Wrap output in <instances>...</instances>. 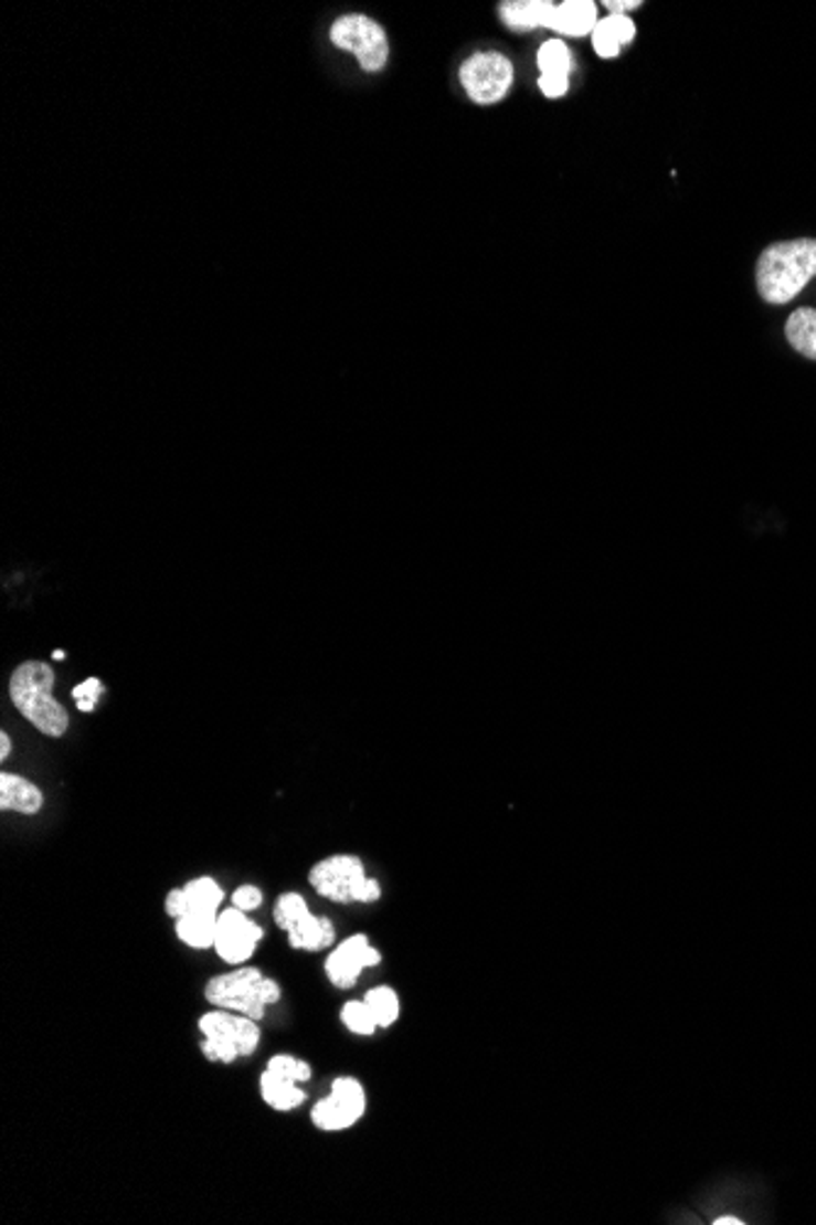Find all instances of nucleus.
<instances>
[{"label": "nucleus", "mask_w": 816, "mask_h": 1225, "mask_svg": "<svg viewBox=\"0 0 816 1225\" xmlns=\"http://www.w3.org/2000/svg\"><path fill=\"white\" fill-rule=\"evenodd\" d=\"M596 22L600 20H596V6L592 0H565V3L555 6L548 28L565 34V38H584V34L594 32Z\"/></svg>", "instance_id": "12"}, {"label": "nucleus", "mask_w": 816, "mask_h": 1225, "mask_svg": "<svg viewBox=\"0 0 816 1225\" xmlns=\"http://www.w3.org/2000/svg\"><path fill=\"white\" fill-rule=\"evenodd\" d=\"M255 1023L257 1021L247 1015L237 1017L233 1011H223V1007L203 1015L199 1027L205 1037L201 1042L205 1059L230 1064L237 1057H250L259 1045V1027Z\"/></svg>", "instance_id": "5"}, {"label": "nucleus", "mask_w": 816, "mask_h": 1225, "mask_svg": "<svg viewBox=\"0 0 816 1225\" xmlns=\"http://www.w3.org/2000/svg\"><path fill=\"white\" fill-rule=\"evenodd\" d=\"M183 898H187V908H183V915H187L189 910L218 912V908H221V902H223V888L218 886L213 878L203 876V878H197V880H191V884L183 886Z\"/></svg>", "instance_id": "19"}, {"label": "nucleus", "mask_w": 816, "mask_h": 1225, "mask_svg": "<svg viewBox=\"0 0 816 1225\" xmlns=\"http://www.w3.org/2000/svg\"><path fill=\"white\" fill-rule=\"evenodd\" d=\"M553 13L555 3H550V0H511V3L501 6V18L513 30L548 28Z\"/></svg>", "instance_id": "15"}, {"label": "nucleus", "mask_w": 816, "mask_h": 1225, "mask_svg": "<svg viewBox=\"0 0 816 1225\" xmlns=\"http://www.w3.org/2000/svg\"><path fill=\"white\" fill-rule=\"evenodd\" d=\"M340 1017H342V1025L348 1027L350 1033H354V1035H372L374 1029L379 1027L377 1021H374L372 1011H370V1007H367L364 1001H362V1003H360V1001L345 1003Z\"/></svg>", "instance_id": "22"}, {"label": "nucleus", "mask_w": 816, "mask_h": 1225, "mask_svg": "<svg viewBox=\"0 0 816 1225\" xmlns=\"http://www.w3.org/2000/svg\"><path fill=\"white\" fill-rule=\"evenodd\" d=\"M10 751H13V743H10V737L6 735V731H0V759L6 761L10 756Z\"/></svg>", "instance_id": "28"}, {"label": "nucleus", "mask_w": 816, "mask_h": 1225, "mask_svg": "<svg viewBox=\"0 0 816 1225\" xmlns=\"http://www.w3.org/2000/svg\"><path fill=\"white\" fill-rule=\"evenodd\" d=\"M816 277V240L767 245L755 265L757 294L767 304H789Z\"/></svg>", "instance_id": "1"}, {"label": "nucleus", "mask_w": 816, "mask_h": 1225, "mask_svg": "<svg viewBox=\"0 0 816 1225\" xmlns=\"http://www.w3.org/2000/svg\"><path fill=\"white\" fill-rule=\"evenodd\" d=\"M379 961H382V954L370 947V940L364 934H354L332 949V954L326 961V974L332 981V986L352 989L362 971L367 967H377Z\"/></svg>", "instance_id": "11"}, {"label": "nucleus", "mask_w": 816, "mask_h": 1225, "mask_svg": "<svg viewBox=\"0 0 816 1225\" xmlns=\"http://www.w3.org/2000/svg\"><path fill=\"white\" fill-rule=\"evenodd\" d=\"M233 906L240 908V910H245V912L257 910L262 906V890L255 888V886H240L233 893Z\"/></svg>", "instance_id": "25"}, {"label": "nucleus", "mask_w": 816, "mask_h": 1225, "mask_svg": "<svg viewBox=\"0 0 816 1225\" xmlns=\"http://www.w3.org/2000/svg\"><path fill=\"white\" fill-rule=\"evenodd\" d=\"M634 38H636L634 20L626 15H608L596 22V28L592 32V44H594V52L600 54L602 60H614V56L621 52V47Z\"/></svg>", "instance_id": "14"}, {"label": "nucleus", "mask_w": 816, "mask_h": 1225, "mask_svg": "<svg viewBox=\"0 0 816 1225\" xmlns=\"http://www.w3.org/2000/svg\"><path fill=\"white\" fill-rule=\"evenodd\" d=\"M259 1089L264 1103H269L274 1110H294L306 1101V1094L298 1089L296 1081L284 1079V1076L274 1071H264L259 1079Z\"/></svg>", "instance_id": "18"}, {"label": "nucleus", "mask_w": 816, "mask_h": 1225, "mask_svg": "<svg viewBox=\"0 0 816 1225\" xmlns=\"http://www.w3.org/2000/svg\"><path fill=\"white\" fill-rule=\"evenodd\" d=\"M308 880L318 896L332 902H374L382 896L377 880L364 876V864L350 854H338L318 862L310 868Z\"/></svg>", "instance_id": "4"}, {"label": "nucleus", "mask_w": 816, "mask_h": 1225, "mask_svg": "<svg viewBox=\"0 0 816 1225\" xmlns=\"http://www.w3.org/2000/svg\"><path fill=\"white\" fill-rule=\"evenodd\" d=\"M262 927L247 918L245 910L227 908L218 915L213 949L227 964H245L262 940Z\"/></svg>", "instance_id": "10"}, {"label": "nucleus", "mask_w": 816, "mask_h": 1225, "mask_svg": "<svg viewBox=\"0 0 816 1225\" xmlns=\"http://www.w3.org/2000/svg\"><path fill=\"white\" fill-rule=\"evenodd\" d=\"M54 670L42 661L22 663L10 675V700L28 722L47 737H62L68 729V712L56 703Z\"/></svg>", "instance_id": "2"}, {"label": "nucleus", "mask_w": 816, "mask_h": 1225, "mask_svg": "<svg viewBox=\"0 0 816 1225\" xmlns=\"http://www.w3.org/2000/svg\"><path fill=\"white\" fill-rule=\"evenodd\" d=\"M467 96L479 106H491L509 94L513 82V66L499 52H477L459 68Z\"/></svg>", "instance_id": "7"}, {"label": "nucleus", "mask_w": 816, "mask_h": 1225, "mask_svg": "<svg viewBox=\"0 0 816 1225\" xmlns=\"http://www.w3.org/2000/svg\"><path fill=\"white\" fill-rule=\"evenodd\" d=\"M267 1069L274 1071V1074L284 1076V1079H292V1081H296V1084L310 1079V1067H308V1062L294 1059V1057H289V1055H277V1057H272L269 1064H267Z\"/></svg>", "instance_id": "23"}, {"label": "nucleus", "mask_w": 816, "mask_h": 1225, "mask_svg": "<svg viewBox=\"0 0 816 1225\" xmlns=\"http://www.w3.org/2000/svg\"><path fill=\"white\" fill-rule=\"evenodd\" d=\"M364 1108H367V1096L362 1084L358 1079H350V1076L348 1079L342 1076V1079L332 1081L330 1096L320 1098L310 1116H314L316 1128L338 1132L358 1123V1120L364 1116Z\"/></svg>", "instance_id": "9"}, {"label": "nucleus", "mask_w": 816, "mask_h": 1225, "mask_svg": "<svg viewBox=\"0 0 816 1225\" xmlns=\"http://www.w3.org/2000/svg\"><path fill=\"white\" fill-rule=\"evenodd\" d=\"M336 47L352 52L360 60L364 72H379L389 60V44L384 30L367 15H345L330 30Z\"/></svg>", "instance_id": "8"}, {"label": "nucleus", "mask_w": 816, "mask_h": 1225, "mask_svg": "<svg viewBox=\"0 0 816 1225\" xmlns=\"http://www.w3.org/2000/svg\"><path fill=\"white\" fill-rule=\"evenodd\" d=\"M604 8L612 10V15H624L626 10L640 8V0H604Z\"/></svg>", "instance_id": "27"}, {"label": "nucleus", "mask_w": 816, "mask_h": 1225, "mask_svg": "<svg viewBox=\"0 0 816 1225\" xmlns=\"http://www.w3.org/2000/svg\"><path fill=\"white\" fill-rule=\"evenodd\" d=\"M72 695H74V700H76V705H78V709H82V712H94L96 705H98V697L103 695V685H100L98 678H88V680H84L82 685H78V688H74Z\"/></svg>", "instance_id": "24"}, {"label": "nucleus", "mask_w": 816, "mask_h": 1225, "mask_svg": "<svg viewBox=\"0 0 816 1225\" xmlns=\"http://www.w3.org/2000/svg\"><path fill=\"white\" fill-rule=\"evenodd\" d=\"M274 920L289 934L294 949L304 952H320L336 942V927L328 918H316L308 912L304 896L298 893H284L274 906Z\"/></svg>", "instance_id": "6"}, {"label": "nucleus", "mask_w": 816, "mask_h": 1225, "mask_svg": "<svg viewBox=\"0 0 816 1225\" xmlns=\"http://www.w3.org/2000/svg\"><path fill=\"white\" fill-rule=\"evenodd\" d=\"M218 915L205 910H189L177 920V934L183 944L193 949H211L215 944Z\"/></svg>", "instance_id": "16"}, {"label": "nucleus", "mask_w": 816, "mask_h": 1225, "mask_svg": "<svg viewBox=\"0 0 816 1225\" xmlns=\"http://www.w3.org/2000/svg\"><path fill=\"white\" fill-rule=\"evenodd\" d=\"M42 807V790L22 775L0 773V810L34 815Z\"/></svg>", "instance_id": "13"}, {"label": "nucleus", "mask_w": 816, "mask_h": 1225, "mask_svg": "<svg viewBox=\"0 0 816 1225\" xmlns=\"http://www.w3.org/2000/svg\"><path fill=\"white\" fill-rule=\"evenodd\" d=\"M279 995V983L264 979L262 971L255 967L227 971V974L211 979L209 986H205V999L211 1001V1005L247 1015L252 1021H262L267 1005L277 1003Z\"/></svg>", "instance_id": "3"}, {"label": "nucleus", "mask_w": 816, "mask_h": 1225, "mask_svg": "<svg viewBox=\"0 0 816 1225\" xmlns=\"http://www.w3.org/2000/svg\"><path fill=\"white\" fill-rule=\"evenodd\" d=\"M785 336L792 348L809 360H816V308L802 306L787 318Z\"/></svg>", "instance_id": "17"}, {"label": "nucleus", "mask_w": 816, "mask_h": 1225, "mask_svg": "<svg viewBox=\"0 0 816 1225\" xmlns=\"http://www.w3.org/2000/svg\"><path fill=\"white\" fill-rule=\"evenodd\" d=\"M364 1003L372 1011L379 1027L394 1025V1021L399 1017V995L389 986L372 989L370 993L364 995Z\"/></svg>", "instance_id": "20"}, {"label": "nucleus", "mask_w": 816, "mask_h": 1225, "mask_svg": "<svg viewBox=\"0 0 816 1225\" xmlns=\"http://www.w3.org/2000/svg\"><path fill=\"white\" fill-rule=\"evenodd\" d=\"M538 66H540V76H543V74L570 76L572 56H570V50L565 47V42H562V40L545 42L538 52Z\"/></svg>", "instance_id": "21"}, {"label": "nucleus", "mask_w": 816, "mask_h": 1225, "mask_svg": "<svg viewBox=\"0 0 816 1225\" xmlns=\"http://www.w3.org/2000/svg\"><path fill=\"white\" fill-rule=\"evenodd\" d=\"M568 84H570V78L562 76V74H543V76H540V82H538L540 91H543V96H548V98L565 96Z\"/></svg>", "instance_id": "26"}]
</instances>
